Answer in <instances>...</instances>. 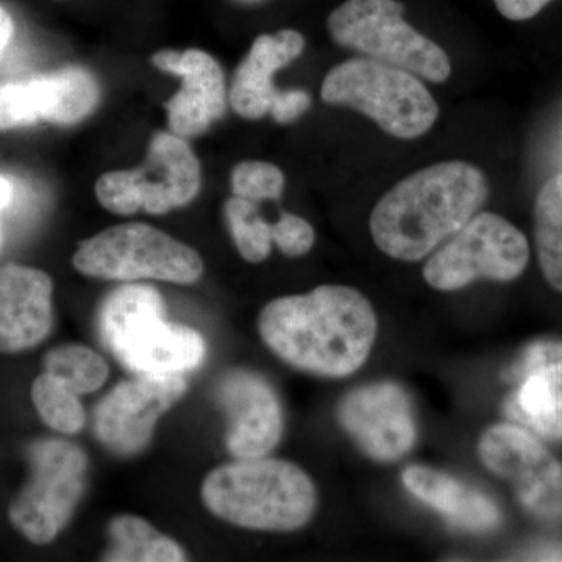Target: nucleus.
<instances>
[{"label":"nucleus","mask_w":562,"mask_h":562,"mask_svg":"<svg viewBox=\"0 0 562 562\" xmlns=\"http://www.w3.org/2000/svg\"><path fill=\"white\" fill-rule=\"evenodd\" d=\"M483 464L508 482L520 503L543 520L562 519V464L517 424L490 428L479 442Z\"/></svg>","instance_id":"nucleus-11"},{"label":"nucleus","mask_w":562,"mask_h":562,"mask_svg":"<svg viewBox=\"0 0 562 562\" xmlns=\"http://www.w3.org/2000/svg\"><path fill=\"white\" fill-rule=\"evenodd\" d=\"M43 368L77 395L101 390L110 375L109 364L101 355L80 344L54 347L44 357Z\"/></svg>","instance_id":"nucleus-23"},{"label":"nucleus","mask_w":562,"mask_h":562,"mask_svg":"<svg viewBox=\"0 0 562 562\" xmlns=\"http://www.w3.org/2000/svg\"><path fill=\"white\" fill-rule=\"evenodd\" d=\"M31 476L9 506V520L22 538L47 546L58 538L83 497L88 458L76 443L43 438L27 449Z\"/></svg>","instance_id":"nucleus-7"},{"label":"nucleus","mask_w":562,"mask_h":562,"mask_svg":"<svg viewBox=\"0 0 562 562\" xmlns=\"http://www.w3.org/2000/svg\"><path fill=\"white\" fill-rule=\"evenodd\" d=\"M14 22L9 11L0 5V52L9 46L11 38H13Z\"/></svg>","instance_id":"nucleus-31"},{"label":"nucleus","mask_w":562,"mask_h":562,"mask_svg":"<svg viewBox=\"0 0 562 562\" xmlns=\"http://www.w3.org/2000/svg\"><path fill=\"white\" fill-rule=\"evenodd\" d=\"M505 413L541 438L562 441V341L532 342L512 371Z\"/></svg>","instance_id":"nucleus-16"},{"label":"nucleus","mask_w":562,"mask_h":562,"mask_svg":"<svg viewBox=\"0 0 562 562\" xmlns=\"http://www.w3.org/2000/svg\"><path fill=\"white\" fill-rule=\"evenodd\" d=\"M24 80L0 83V133L36 124Z\"/></svg>","instance_id":"nucleus-27"},{"label":"nucleus","mask_w":562,"mask_h":562,"mask_svg":"<svg viewBox=\"0 0 562 562\" xmlns=\"http://www.w3.org/2000/svg\"><path fill=\"white\" fill-rule=\"evenodd\" d=\"M54 281L29 266H0V355L31 350L54 327Z\"/></svg>","instance_id":"nucleus-17"},{"label":"nucleus","mask_w":562,"mask_h":562,"mask_svg":"<svg viewBox=\"0 0 562 562\" xmlns=\"http://www.w3.org/2000/svg\"><path fill=\"white\" fill-rule=\"evenodd\" d=\"M305 49L302 33L290 31L277 32L276 35H261L251 44L249 54L239 63L233 76L231 90L232 109L243 120L257 121L271 111L277 90L273 76Z\"/></svg>","instance_id":"nucleus-18"},{"label":"nucleus","mask_w":562,"mask_h":562,"mask_svg":"<svg viewBox=\"0 0 562 562\" xmlns=\"http://www.w3.org/2000/svg\"><path fill=\"white\" fill-rule=\"evenodd\" d=\"M375 312L353 288L325 284L261 310L262 341L299 371L341 379L364 364L376 338Z\"/></svg>","instance_id":"nucleus-1"},{"label":"nucleus","mask_w":562,"mask_h":562,"mask_svg":"<svg viewBox=\"0 0 562 562\" xmlns=\"http://www.w3.org/2000/svg\"><path fill=\"white\" fill-rule=\"evenodd\" d=\"M201 177V162L187 138L160 132L151 138L139 168L99 177L95 198L103 209L121 216L138 211L166 214L198 198Z\"/></svg>","instance_id":"nucleus-9"},{"label":"nucleus","mask_w":562,"mask_h":562,"mask_svg":"<svg viewBox=\"0 0 562 562\" xmlns=\"http://www.w3.org/2000/svg\"><path fill=\"white\" fill-rule=\"evenodd\" d=\"M527 238L494 213H476L425 262L424 279L439 291H457L475 280L512 281L527 268Z\"/></svg>","instance_id":"nucleus-10"},{"label":"nucleus","mask_w":562,"mask_h":562,"mask_svg":"<svg viewBox=\"0 0 562 562\" xmlns=\"http://www.w3.org/2000/svg\"><path fill=\"white\" fill-rule=\"evenodd\" d=\"M328 31L339 46L409 70L420 79L442 83L452 74L446 52L403 20L395 0H347L328 18Z\"/></svg>","instance_id":"nucleus-8"},{"label":"nucleus","mask_w":562,"mask_h":562,"mask_svg":"<svg viewBox=\"0 0 562 562\" xmlns=\"http://www.w3.org/2000/svg\"><path fill=\"white\" fill-rule=\"evenodd\" d=\"M225 217L244 260L265 261L272 249V224L262 220L257 202L233 195L225 203Z\"/></svg>","instance_id":"nucleus-25"},{"label":"nucleus","mask_w":562,"mask_h":562,"mask_svg":"<svg viewBox=\"0 0 562 562\" xmlns=\"http://www.w3.org/2000/svg\"><path fill=\"white\" fill-rule=\"evenodd\" d=\"M284 188L283 172L266 161H243L233 168L232 190L250 202L277 201Z\"/></svg>","instance_id":"nucleus-26"},{"label":"nucleus","mask_w":562,"mask_h":562,"mask_svg":"<svg viewBox=\"0 0 562 562\" xmlns=\"http://www.w3.org/2000/svg\"><path fill=\"white\" fill-rule=\"evenodd\" d=\"M490 194L476 166L447 161L398 181L376 203L373 241L387 257L417 261L431 254L479 213Z\"/></svg>","instance_id":"nucleus-2"},{"label":"nucleus","mask_w":562,"mask_h":562,"mask_svg":"<svg viewBox=\"0 0 562 562\" xmlns=\"http://www.w3.org/2000/svg\"><path fill=\"white\" fill-rule=\"evenodd\" d=\"M238 5H257V3L266 2V0H232Z\"/></svg>","instance_id":"nucleus-33"},{"label":"nucleus","mask_w":562,"mask_h":562,"mask_svg":"<svg viewBox=\"0 0 562 562\" xmlns=\"http://www.w3.org/2000/svg\"><path fill=\"white\" fill-rule=\"evenodd\" d=\"M402 480L414 497L441 513L454 527L484 532L501 525L502 514L487 495L447 473L413 465L402 473Z\"/></svg>","instance_id":"nucleus-19"},{"label":"nucleus","mask_w":562,"mask_h":562,"mask_svg":"<svg viewBox=\"0 0 562 562\" xmlns=\"http://www.w3.org/2000/svg\"><path fill=\"white\" fill-rule=\"evenodd\" d=\"M338 420L372 460H398L416 442L412 401L398 384L373 383L357 387L342 398Z\"/></svg>","instance_id":"nucleus-13"},{"label":"nucleus","mask_w":562,"mask_h":562,"mask_svg":"<svg viewBox=\"0 0 562 562\" xmlns=\"http://www.w3.org/2000/svg\"><path fill=\"white\" fill-rule=\"evenodd\" d=\"M536 246L543 277L562 292V173L543 184L536 201Z\"/></svg>","instance_id":"nucleus-22"},{"label":"nucleus","mask_w":562,"mask_h":562,"mask_svg":"<svg viewBox=\"0 0 562 562\" xmlns=\"http://www.w3.org/2000/svg\"><path fill=\"white\" fill-rule=\"evenodd\" d=\"M33 77L40 92L41 121L77 124L90 116L101 101L98 80L81 66H66Z\"/></svg>","instance_id":"nucleus-20"},{"label":"nucleus","mask_w":562,"mask_h":562,"mask_svg":"<svg viewBox=\"0 0 562 562\" xmlns=\"http://www.w3.org/2000/svg\"><path fill=\"white\" fill-rule=\"evenodd\" d=\"M109 547L102 561L183 562L187 553L179 543L151 527L143 517L122 514L109 524Z\"/></svg>","instance_id":"nucleus-21"},{"label":"nucleus","mask_w":562,"mask_h":562,"mask_svg":"<svg viewBox=\"0 0 562 562\" xmlns=\"http://www.w3.org/2000/svg\"><path fill=\"white\" fill-rule=\"evenodd\" d=\"M322 99L361 111L402 139L425 135L439 114L438 103L419 77L372 58H351L335 66L322 83Z\"/></svg>","instance_id":"nucleus-5"},{"label":"nucleus","mask_w":562,"mask_h":562,"mask_svg":"<svg viewBox=\"0 0 562 562\" xmlns=\"http://www.w3.org/2000/svg\"><path fill=\"white\" fill-rule=\"evenodd\" d=\"M217 401L228 417L225 443L236 460L276 449L283 435V409L268 380L249 371L228 372L217 386Z\"/></svg>","instance_id":"nucleus-14"},{"label":"nucleus","mask_w":562,"mask_h":562,"mask_svg":"<svg viewBox=\"0 0 562 562\" xmlns=\"http://www.w3.org/2000/svg\"><path fill=\"white\" fill-rule=\"evenodd\" d=\"M98 330L105 349L135 375H184L206 357L201 333L166 321L165 301L149 284L111 291L99 308Z\"/></svg>","instance_id":"nucleus-3"},{"label":"nucleus","mask_w":562,"mask_h":562,"mask_svg":"<svg viewBox=\"0 0 562 562\" xmlns=\"http://www.w3.org/2000/svg\"><path fill=\"white\" fill-rule=\"evenodd\" d=\"M310 105H312V98L308 92L301 90L277 91L269 113L279 124H290V122L299 120L310 109Z\"/></svg>","instance_id":"nucleus-29"},{"label":"nucleus","mask_w":562,"mask_h":562,"mask_svg":"<svg viewBox=\"0 0 562 562\" xmlns=\"http://www.w3.org/2000/svg\"><path fill=\"white\" fill-rule=\"evenodd\" d=\"M549 2L552 0H495V5L506 20L527 21Z\"/></svg>","instance_id":"nucleus-30"},{"label":"nucleus","mask_w":562,"mask_h":562,"mask_svg":"<svg viewBox=\"0 0 562 562\" xmlns=\"http://www.w3.org/2000/svg\"><path fill=\"white\" fill-rule=\"evenodd\" d=\"M202 501L214 516L258 531H294L316 509V487L299 465L272 458H244L211 471Z\"/></svg>","instance_id":"nucleus-4"},{"label":"nucleus","mask_w":562,"mask_h":562,"mask_svg":"<svg viewBox=\"0 0 562 562\" xmlns=\"http://www.w3.org/2000/svg\"><path fill=\"white\" fill-rule=\"evenodd\" d=\"M314 228L301 216L283 213L280 220L272 224V241L286 257H303L313 249Z\"/></svg>","instance_id":"nucleus-28"},{"label":"nucleus","mask_w":562,"mask_h":562,"mask_svg":"<svg viewBox=\"0 0 562 562\" xmlns=\"http://www.w3.org/2000/svg\"><path fill=\"white\" fill-rule=\"evenodd\" d=\"M13 195V187L5 177H0V210L5 209Z\"/></svg>","instance_id":"nucleus-32"},{"label":"nucleus","mask_w":562,"mask_h":562,"mask_svg":"<svg viewBox=\"0 0 562 562\" xmlns=\"http://www.w3.org/2000/svg\"><path fill=\"white\" fill-rule=\"evenodd\" d=\"M151 65L181 77V88L165 103L169 128L181 138H194L224 116L227 90L220 63L201 49L155 52Z\"/></svg>","instance_id":"nucleus-15"},{"label":"nucleus","mask_w":562,"mask_h":562,"mask_svg":"<svg viewBox=\"0 0 562 562\" xmlns=\"http://www.w3.org/2000/svg\"><path fill=\"white\" fill-rule=\"evenodd\" d=\"M31 395L36 413L50 430L76 435L85 427L87 414L80 395L52 373L43 371L33 380Z\"/></svg>","instance_id":"nucleus-24"},{"label":"nucleus","mask_w":562,"mask_h":562,"mask_svg":"<svg viewBox=\"0 0 562 562\" xmlns=\"http://www.w3.org/2000/svg\"><path fill=\"white\" fill-rule=\"evenodd\" d=\"M184 375H135L117 383L94 409V435L109 452L133 457L149 446L162 414L187 394Z\"/></svg>","instance_id":"nucleus-12"},{"label":"nucleus","mask_w":562,"mask_h":562,"mask_svg":"<svg viewBox=\"0 0 562 562\" xmlns=\"http://www.w3.org/2000/svg\"><path fill=\"white\" fill-rule=\"evenodd\" d=\"M74 268L99 280H160L192 284L201 279V255L151 225H114L80 244Z\"/></svg>","instance_id":"nucleus-6"}]
</instances>
